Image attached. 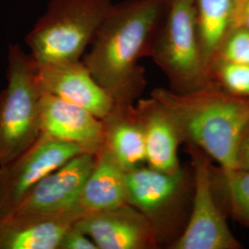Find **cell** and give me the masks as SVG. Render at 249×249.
<instances>
[{
    "label": "cell",
    "instance_id": "cell-11",
    "mask_svg": "<svg viewBox=\"0 0 249 249\" xmlns=\"http://www.w3.org/2000/svg\"><path fill=\"white\" fill-rule=\"evenodd\" d=\"M42 92L50 93L89 111L103 119L114 101L93 79L82 60L37 65Z\"/></svg>",
    "mask_w": 249,
    "mask_h": 249
},
{
    "label": "cell",
    "instance_id": "cell-23",
    "mask_svg": "<svg viewBox=\"0 0 249 249\" xmlns=\"http://www.w3.org/2000/svg\"><path fill=\"white\" fill-rule=\"evenodd\" d=\"M235 27L249 31V0H237L232 22V28Z\"/></svg>",
    "mask_w": 249,
    "mask_h": 249
},
{
    "label": "cell",
    "instance_id": "cell-1",
    "mask_svg": "<svg viewBox=\"0 0 249 249\" xmlns=\"http://www.w3.org/2000/svg\"><path fill=\"white\" fill-rule=\"evenodd\" d=\"M166 0H124L113 7L82 62L114 103L134 104L146 86L139 60L149 55Z\"/></svg>",
    "mask_w": 249,
    "mask_h": 249
},
{
    "label": "cell",
    "instance_id": "cell-2",
    "mask_svg": "<svg viewBox=\"0 0 249 249\" xmlns=\"http://www.w3.org/2000/svg\"><path fill=\"white\" fill-rule=\"evenodd\" d=\"M150 96L164 107L182 143L203 151L220 167L234 168L238 141L249 121V98L232 95L214 81L185 94L156 88Z\"/></svg>",
    "mask_w": 249,
    "mask_h": 249
},
{
    "label": "cell",
    "instance_id": "cell-3",
    "mask_svg": "<svg viewBox=\"0 0 249 249\" xmlns=\"http://www.w3.org/2000/svg\"><path fill=\"white\" fill-rule=\"evenodd\" d=\"M149 55L176 93H189L213 81L201 53L194 0H166Z\"/></svg>",
    "mask_w": 249,
    "mask_h": 249
},
{
    "label": "cell",
    "instance_id": "cell-12",
    "mask_svg": "<svg viewBox=\"0 0 249 249\" xmlns=\"http://www.w3.org/2000/svg\"><path fill=\"white\" fill-rule=\"evenodd\" d=\"M41 133L97 154L104 148L103 120L87 109L50 93L41 96Z\"/></svg>",
    "mask_w": 249,
    "mask_h": 249
},
{
    "label": "cell",
    "instance_id": "cell-14",
    "mask_svg": "<svg viewBox=\"0 0 249 249\" xmlns=\"http://www.w3.org/2000/svg\"><path fill=\"white\" fill-rule=\"evenodd\" d=\"M76 222L71 216L14 213L0 218V249H58Z\"/></svg>",
    "mask_w": 249,
    "mask_h": 249
},
{
    "label": "cell",
    "instance_id": "cell-21",
    "mask_svg": "<svg viewBox=\"0 0 249 249\" xmlns=\"http://www.w3.org/2000/svg\"><path fill=\"white\" fill-rule=\"evenodd\" d=\"M58 249H98V248L87 234L71 225L63 234Z\"/></svg>",
    "mask_w": 249,
    "mask_h": 249
},
{
    "label": "cell",
    "instance_id": "cell-13",
    "mask_svg": "<svg viewBox=\"0 0 249 249\" xmlns=\"http://www.w3.org/2000/svg\"><path fill=\"white\" fill-rule=\"evenodd\" d=\"M136 108L143 126L146 165L165 173L181 169L178 147L182 140L164 107L159 101L150 96L139 99Z\"/></svg>",
    "mask_w": 249,
    "mask_h": 249
},
{
    "label": "cell",
    "instance_id": "cell-15",
    "mask_svg": "<svg viewBox=\"0 0 249 249\" xmlns=\"http://www.w3.org/2000/svg\"><path fill=\"white\" fill-rule=\"evenodd\" d=\"M102 120L104 148L114 160L126 172L146 165L143 126L136 106L114 103Z\"/></svg>",
    "mask_w": 249,
    "mask_h": 249
},
{
    "label": "cell",
    "instance_id": "cell-4",
    "mask_svg": "<svg viewBox=\"0 0 249 249\" xmlns=\"http://www.w3.org/2000/svg\"><path fill=\"white\" fill-rule=\"evenodd\" d=\"M111 0H51L25 42L37 65L80 60L113 7Z\"/></svg>",
    "mask_w": 249,
    "mask_h": 249
},
{
    "label": "cell",
    "instance_id": "cell-19",
    "mask_svg": "<svg viewBox=\"0 0 249 249\" xmlns=\"http://www.w3.org/2000/svg\"><path fill=\"white\" fill-rule=\"evenodd\" d=\"M211 72L213 80L225 91L249 98V65L216 60Z\"/></svg>",
    "mask_w": 249,
    "mask_h": 249
},
{
    "label": "cell",
    "instance_id": "cell-22",
    "mask_svg": "<svg viewBox=\"0 0 249 249\" xmlns=\"http://www.w3.org/2000/svg\"><path fill=\"white\" fill-rule=\"evenodd\" d=\"M234 168L249 171V121L245 125L238 141Z\"/></svg>",
    "mask_w": 249,
    "mask_h": 249
},
{
    "label": "cell",
    "instance_id": "cell-9",
    "mask_svg": "<svg viewBox=\"0 0 249 249\" xmlns=\"http://www.w3.org/2000/svg\"><path fill=\"white\" fill-rule=\"evenodd\" d=\"M94 160L95 154L89 152H82L68 160L39 181L14 213L65 215L78 221L83 216L79 207L80 192Z\"/></svg>",
    "mask_w": 249,
    "mask_h": 249
},
{
    "label": "cell",
    "instance_id": "cell-5",
    "mask_svg": "<svg viewBox=\"0 0 249 249\" xmlns=\"http://www.w3.org/2000/svg\"><path fill=\"white\" fill-rule=\"evenodd\" d=\"M126 203L148 219L160 247L177 241L187 224L190 212L193 178L181 168L165 173L143 165L126 172Z\"/></svg>",
    "mask_w": 249,
    "mask_h": 249
},
{
    "label": "cell",
    "instance_id": "cell-18",
    "mask_svg": "<svg viewBox=\"0 0 249 249\" xmlns=\"http://www.w3.org/2000/svg\"><path fill=\"white\" fill-rule=\"evenodd\" d=\"M213 180L232 218L249 227V171L213 166Z\"/></svg>",
    "mask_w": 249,
    "mask_h": 249
},
{
    "label": "cell",
    "instance_id": "cell-6",
    "mask_svg": "<svg viewBox=\"0 0 249 249\" xmlns=\"http://www.w3.org/2000/svg\"><path fill=\"white\" fill-rule=\"evenodd\" d=\"M8 85L0 92V165L15 158L41 134V96L35 59L9 45Z\"/></svg>",
    "mask_w": 249,
    "mask_h": 249
},
{
    "label": "cell",
    "instance_id": "cell-8",
    "mask_svg": "<svg viewBox=\"0 0 249 249\" xmlns=\"http://www.w3.org/2000/svg\"><path fill=\"white\" fill-rule=\"evenodd\" d=\"M86 152L79 145L41 133L15 158L0 165V218L13 213L27 193L76 155Z\"/></svg>",
    "mask_w": 249,
    "mask_h": 249
},
{
    "label": "cell",
    "instance_id": "cell-7",
    "mask_svg": "<svg viewBox=\"0 0 249 249\" xmlns=\"http://www.w3.org/2000/svg\"><path fill=\"white\" fill-rule=\"evenodd\" d=\"M187 149L193 178L190 212L184 230L170 249H241L217 200L211 158L196 147L187 146Z\"/></svg>",
    "mask_w": 249,
    "mask_h": 249
},
{
    "label": "cell",
    "instance_id": "cell-20",
    "mask_svg": "<svg viewBox=\"0 0 249 249\" xmlns=\"http://www.w3.org/2000/svg\"><path fill=\"white\" fill-rule=\"evenodd\" d=\"M216 60L249 65V30L232 28L223 40L213 63Z\"/></svg>",
    "mask_w": 249,
    "mask_h": 249
},
{
    "label": "cell",
    "instance_id": "cell-10",
    "mask_svg": "<svg viewBox=\"0 0 249 249\" xmlns=\"http://www.w3.org/2000/svg\"><path fill=\"white\" fill-rule=\"evenodd\" d=\"M98 249H160L148 219L130 204L82 216L73 224Z\"/></svg>",
    "mask_w": 249,
    "mask_h": 249
},
{
    "label": "cell",
    "instance_id": "cell-16",
    "mask_svg": "<svg viewBox=\"0 0 249 249\" xmlns=\"http://www.w3.org/2000/svg\"><path fill=\"white\" fill-rule=\"evenodd\" d=\"M126 171L103 148L95 154L93 167L79 198L83 216L126 204Z\"/></svg>",
    "mask_w": 249,
    "mask_h": 249
},
{
    "label": "cell",
    "instance_id": "cell-17",
    "mask_svg": "<svg viewBox=\"0 0 249 249\" xmlns=\"http://www.w3.org/2000/svg\"><path fill=\"white\" fill-rule=\"evenodd\" d=\"M194 1L201 53L211 71L216 53L232 28L237 0Z\"/></svg>",
    "mask_w": 249,
    "mask_h": 249
}]
</instances>
